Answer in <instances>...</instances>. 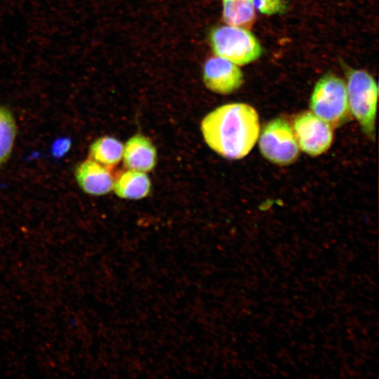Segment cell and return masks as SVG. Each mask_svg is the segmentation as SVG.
Listing matches in <instances>:
<instances>
[{
	"instance_id": "obj_1",
	"label": "cell",
	"mask_w": 379,
	"mask_h": 379,
	"mask_svg": "<svg viewBox=\"0 0 379 379\" xmlns=\"http://www.w3.org/2000/svg\"><path fill=\"white\" fill-rule=\"evenodd\" d=\"M200 128L212 150L228 159H240L248 154L258 139L259 116L248 104H225L206 114Z\"/></svg>"
},
{
	"instance_id": "obj_15",
	"label": "cell",
	"mask_w": 379,
	"mask_h": 379,
	"mask_svg": "<svg viewBox=\"0 0 379 379\" xmlns=\"http://www.w3.org/2000/svg\"><path fill=\"white\" fill-rule=\"evenodd\" d=\"M71 140L69 138H60L55 140L51 147V154L54 157L60 158L70 149Z\"/></svg>"
},
{
	"instance_id": "obj_7",
	"label": "cell",
	"mask_w": 379,
	"mask_h": 379,
	"mask_svg": "<svg viewBox=\"0 0 379 379\" xmlns=\"http://www.w3.org/2000/svg\"><path fill=\"white\" fill-rule=\"evenodd\" d=\"M203 79L206 86L214 93L227 95L236 91L243 84V74L237 65L219 56L205 62Z\"/></svg>"
},
{
	"instance_id": "obj_2",
	"label": "cell",
	"mask_w": 379,
	"mask_h": 379,
	"mask_svg": "<svg viewBox=\"0 0 379 379\" xmlns=\"http://www.w3.org/2000/svg\"><path fill=\"white\" fill-rule=\"evenodd\" d=\"M310 107L312 112L332 128L343 126L351 115L346 84L333 74L324 75L314 86Z\"/></svg>"
},
{
	"instance_id": "obj_12",
	"label": "cell",
	"mask_w": 379,
	"mask_h": 379,
	"mask_svg": "<svg viewBox=\"0 0 379 379\" xmlns=\"http://www.w3.org/2000/svg\"><path fill=\"white\" fill-rule=\"evenodd\" d=\"M222 17L229 25L250 29L255 20L254 0H222Z\"/></svg>"
},
{
	"instance_id": "obj_3",
	"label": "cell",
	"mask_w": 379,
	"mask_h": 379,
	"mask_svg": "<svg viewBox=\"0 0 379 379\" xmlns=\"http://www.w3.org/2000/svg\"><path fill=\"white\" fill-rule=\"evenodd\" d=\"M351 114L363 132L374 139L378 88L372 76L364 70L349 72L346 85Z\"/></svg>"
},
{
	"instance_id": "obj_11",
	"label": "cell",
	"mask_w": 379,
	"mask_h": 379,
	"mask_svg": "<svg viewBox=\"0 0 379 379\" xmlns=\"http://www.w3.org/2000/svg\"><path fill=\"white\" fill-rule=\"evenodd\" d=\"M124 145L116 138L102 136L92 142L89 147L90 158L112 169L122 159Z\"/></svg>"
},
{
	"instance_id": "obj_10",
	"label": "cell",
	"mask_w": 379,
	"mask_h": 379,
	"mask_svg": "<svg viewBox=\"0 0 379 379\" xmlns=\"http://www.w3.org/2000/svg\"><path fill=\"white\" fill-rule=\"evenodd\" d=\"M151 180L145 172L128 169L114 179L115 194L125 199H140L150 193Z\"/></svg>"
},
{
	"instance_id": "obj_13",
	"label": "cell",
	"mask_w": 379,
	"mask_h": 379,
	"mask_svg": "<svg viewBox=\"0 0 379 379\" xmlns=\"http://www.w3.org/2000/svg\"><path fill=\"white\" fill-rule=\"evenodd\" d=\"M17 133V126L12 113L0 106V165L11 155Z\"/></svg>"
},
{
	"instance_id": "obj_14",
	"label": "cell",
	"mask_w": 379,
	"mask_h": 379,
	"mask_svg": "<svg viewBox=\"0 0 379 379\" xmlns=\"http://www.w3.org/2000/svg\"><path fill=\"white\" fill-rule=\"evenodd\" d=\"M287 4L288 0H254L255 8L266 15L283 12Z\"/></svg>"
},
{
	"instance_id": "obj_5",
	"label": "cell",
	"mask_w": 379,
	"mask_h": 379,
	"mask_svg": "<svg viewBox=\"0 0 379 379\" xmlns=\"http://www.w3.org/2000/svg\"><path fill=\"white\" fill-rule=\"evenodd\" d=\"M258 147L267 160L279 166L294 163L300 153L292 127L281 118H275L265 125L259 137Z\"/></svg>"
},
{
	"instance_id": "obj_8",
	"label": "cell",
	"mask_w": 379,
	"mask_h": 379,
	"mask_svg": "<svg viewBox=\"0 0 379 379\" xmlns=\"http://www.w3.org/2000/svg\"><path fill=\"white\" fill-rule=\"evenodd\" d=\"M74 173L79 186L86 194L102 196L113 190L114 178L110 169L91 159L80 163Z\"/></svg>"
},
{
	"instance_id": "obj_6",
	"label": "cell",
	"mask_w": 379,
	"mask_h": 379,
	"mask_svg": "<svg viewBox=\"0 0 379 379\" xmlns=\"http://www.w3.org/2000/svg\"><path fill=\"white\" fill-rule=\"evenodd\" d=\"M292 128L299 149L311 157L321 155L332 145L333 128L312 112L297 114Z\"/></svg>"
},
{
	"instance_id": "obj_9",
	"label": "cell",
	"mask_w": 379,
	"mask_h": 379,
	"mask_svg": "<svg viewBox=\"0 0 379 379\" xmlns=\"http://www.w3.org/2000/svg\"><path fill=\"white\" fill-rule=\"evenodd\" d=\"M122 157L128 169L145 173L155 167L157 153L150 139L138 133L130 138L124 145Z\"/></svg>"
},
{
	"instance_id": "obj_4",
	"label": "cell",
	"mask_w": 379,
	"mask_h": 379,
	"mask_svg": "<svg viewBox=\"0 0 379 379\" xmlns=\"http://www.w3.org/2000/svg\"><path fill=\"white\" fill-rule=\"evenodd\" d=\"M210 41L218 56L237 65L252 62L262 54L258 40L246 28L229 25L217 27L211 31Z\"/></svg>"
}]
</instances>
